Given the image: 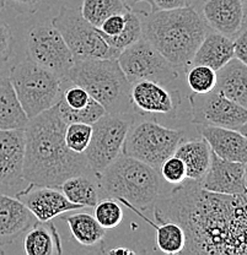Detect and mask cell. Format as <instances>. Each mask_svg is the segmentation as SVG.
I'll list each match as a JSON object with an SVG mask.
<instances>
[{
    "label": "cell",
    "instance_id": "cell-10",
    "mask_svg": "<svg viewBox=\"0 0 247 255\" xmlns=\"http://www.w3.org/2000/svg\"><path fill=\"white\" fill-rule=\"evenodd\" d=\"M135 116L137 114L116 116L106 113L92 124L91 139L84 156L90 171L95 175L101 173L121 155L127 131Z\"/></svg>",
    "mask_w": 247,
    "mask_h": 255
},
{
    "label": "cell",
    "instance_id": "cell-7",
    "mask_svg": "<svg viewBox=\"0 0 247 255\" xmlns=\"http://www.w3.org/2000/svg\"><path fill=\"white\" fill-rule=\"evenodd\" d=\"M185 131L161 126L155 119L133 118L122 153L144 162L159 172L161 163L174 155Z\"/></svg>",
    "mask_w": 247,
    "mask_h": 255
},
{
    "label": "cell",
    "instance_id": "cell-25",
    "mask_svg": "<svg viewBox=\"0 0 247 255\" xmlns=\"http://www.w3.org/2000/svg\"><path fill=\"white\" fill-rule=\"evenodd\" d=\"M92 172L74 175L60 184L59 189L70 203L84 207H95L100 201V188L97 182L91 178ZM97 180V179H96Z\"/></svg>",
    "mask_w": 247,
    "mask_h": 255
},
{
    "label": "cell",
    "instance_id": "cell-9",
    "mask_svg": "<svg viewBox=\"0 0 247 255\" xmlns=\"http://www.w3.org/2000/svg\"><path fill=\"white\" fill-rule=\"evenodd\" d=\"M117 60L131 84L150 80L169 86L180 79V71H183L163 57L144 37L121 50Z\"/></svg>",
    "mask_w": 247,
    "mask_h": 255
},
{
    "label": "cell",
    "instance_id": "cell-27",
    "mask_svg": "<svg viewBox=\"0 0 247 255\" xmlns=\"http://www.w3.org/2000/svg\"><path fill=\"white\" fill-rule=\"evenodd\" d=\"M74 239L84 247H94L106 236V230L91 214L79 212L64 217Z\"/></svg>",
    "mask_w": 247,
    "mask_h": 255
},
{
    "label": "cell",
    "instance_id": "cell-11",
    "mask_svg": "<svg viewBox=\"0 0 247 255\" xmlns=\"http://www.w3.org/2000/svg\"><path fill=\"white\" fill-rule=\"evenodd\" d=\"M28 59L48 69L64 80L74 59L59 31L50 23H37L27 32Z\"/></svg>",
    "mask_w": 247,
    "mask_h": 255
},
{
    "label": "cell",
    "instance_id": "cell-20",
    "mask_svg": "<svg viewBox=\"0 0 247 255\" xmlns=\"http://www.w3.org/2000/svg\"><path fill=\"white\" fill-rule=\"evenodd\" d=\"M214 90L247 108V64L233 58L217 71Z\"/></svg>",
    "mask_w": 247,
    "mask_h": 255
},
{
    "label": "cell",
    "instance_id": "cell-2",
    "mask_svg": "<svg viewBox=\"0 0 247 255\" xmlns=\"http://www.w3.org/2000/svg\"><path fill=\"white\" fill-rule=\"evenodd\" d=\"M66 123L58 105L28 119L25 131L22 175L25 182L59 188L74 175L90 172L84 153L69 150L64 140Z\"/></svg>",
    "mask_w": 247,
    "mask_h": 255
},
{
    "label": "cell",
    "instance_id": "cell-32",
    "mask_svg": "<svg viewBox=\"0 0 247 255\" xmlns=\"http://www.w3.org/2000/svg\"><path fill=\"white\" fill-rule=\"evenodd\" d=\"M94 217L105 230L116 228L121 225L123 220V209L122 204L117 203L115 199H103L95 205Z\"/></svg>",
    "mask_w": 247,
    "mask_h": 255
},
{
    "label": "cell",
    "instance_id": "cell-3",
    "mask_svg": "<svg viewBox=\"0 0 247 255\" xmlns=\"http://www.w3.org/2000/svg\"><path fill=\"white\" fill-rule=\"evenodd\" d=\"M137 14L142 22V36L170 63L185 71L209 31L202 15L191 5Z\"/></svg>",
    "mask_w": 247,
    "mask_h": 255
},
{
    "label": "cell",
    "instance_id": "cell-42",
    "mask_svg": "<svg viewBox=\"0 0 247 255\" xmlns=\"http://www.w3.org/2000/svg\"><path fill=\"white\" fill-rule=\"evenodd\" d=\"M5 6V0H0V10Z\"/></svg>",
    "mask_w": 247,
    "mask_h": 255
},
{
    "label": "cell",
    "instance_id": "cell-30",
    "mask_svg": "<svg viewBox=\"0 0 247 255\" xmlns=\"http://www.w3.org/2000/svg\"><path fill=\"white\" fill-rule=\"evenodd\" d=\"M57 105L60 117H62V119L66 124L85 123L92 126L95 122L99 121L101 117L106 114L105 108L97 101H95L94 98H91L89 105L86 107L81 108V110H71V108L66 107L60 100Z\"/></svg>",
    "mask_w": 247,
    "mask_h": 255
},
{
    "label": "cell",
    "instance_id": "cell-19",
    "mask_svg": "<svg viewBox=\"0 0 247 255\" xmlns=\"http://www.w3.org/2000/svg\"><path fill=\"white\" fill-rule=\"evenodd\" d=\"M197 131L208 142L209 147L218 157L227 161H247L246 135L229 128L197 124Z\"/></svg>",
    "mask_w": 247,
    "mask_h": 255
},
{
    "label": "cell",
    "instance_id": "cell-41",
    "mask_svg": "<svg viewBox=\"0 0 247 255\" xmlns=\"http://www.w3.org/2000/svg\"><path fill=\"white\" fill-rule=\"evenodd\" d=\"M122 1H123L124 4L127 5V7H129V9H133V7L137 6L138 4H140V2H148V4H150V0H122Z\"/></svg>",
    "mask_w": 247,
    "mask_h": 255
},
{
    "label": "cell",
    "instance_id": "cell-17",
    "mask_svg": "<svg viewBox=\"0 0 247 255\" xmlns=\"http://www.w3.org/2000/svg\"><path fill=\"white\" fill-rule=\"evenodd\" d=\"M202 17L211 30L234 39L246 25L244 0H206Z\"/></svg>",
    "mask_w": 247,
    "mask_h": 255
},
{
    "label": "cell",
    "instance_id": "cell-18",
    "mask_svg": "<svg viewBox=\"0 0 247 255\" xmlns=\"http://www.w3.org/2000/svg\"><path fill=\"white\" fill-rule=\"evenodd\" d=\"M38 220L16 196L0 193V247L10 246Z\"/></svg>",
    "mask_w": 247,
    "mask_h": 255
},
{
    "label": "cell",
    "instance_id": "cell-21",
    "mask_svg": "<svg viewBox=\"0 0 247 255\" xmlns=\"http://www.w3.org/2000/svg\"><path fill=\"white\" fill-rule=\"evenodd\" d=\"M233 58V39L219 32L209 30L196 50L191 65L201 64L218 71Z\"/></svg>",
    "mask_w": 247,
    "mask_h": 255
},
{
    "label": "cell",
    "instance_id": "cell-33",
    "mask_svg": "<svg viewBox=\"0 0 247 255\" xmlns=\"http://www.w3.org/2000/svg\"><path fill=\"white\" fill-rule=\"evenodd\" d=\"M92 134L91 124L85 123H70L66 124L64 140L69 150L76 153H84L89 146Z\"/></svg>",
    "mask_w": 247,
    "mask_h": 255
},
{
    "label": "cell",
    "instance_id": "cell-5",
    "mask_svg": "<svg viewBox=\"0 0 247 255\" xmlns=\"http://www.w3.org/2000/svg\"><path fill=\"white\" fill-rule=\"evenodd\" d=\"M64 80L86 90L107 114L132 116V84L126 78L117 58L75 60Z\"/></svg>",
    "mask_w": 247,
    "mask_h": 255
},
{
    "label": "cell",
    "instance_id": "cell-35",
    "mask_svg": "<svg viewBox=\"0 0 247 255\" xmlns=\"http://www.w3.org/2000/svg\"><path fill=\"white\" fill-rule=\"evenodd\" d=\"M59 0H5V4L15 11L25 15H34L53 9Z\"/></svg>",
    "mask_w": 247,
    "mask_h": 255
},
{
    "label": "cell",
    "instance_id": "cell-4",
    "mask_svg": "<svg viewBox=\"0 0 247 255\" xmlns=\"http://www.w3.org/2000/svg\"><path fill=\"white\" fill-rule=\"evenodd\" d=\"M100 191L107 198L126 201L147 211L163 196V178L155 168L129 156L121 155L96 175Z\"/></svg>",
    "mask_w": 247,
    "mask_h": 255
},
{
    "label": "cell",
    "instance_id": "cell-34",
    "mask_svg": "<svg viewBox=\"0 0 247 255\" xmlns=\"http://www.w3.org/2000/svg\"><path fill=\"white\" fill-rule=\"evenodd\" d=\"M159 174L161 175L163 180L169 183L170 185H177L187 179L185 163L181 158L175 155L167 157L161 163L160 168H159Z\"/></svg>",
    "mask_w": 247,
    "mask_h": 255
},
{
    "label": "cell",
    "instance_id": "cell-31",
    "mask_svg": "<svg viewBox=\"0 0 247 255\" xmlns=\"http://www.w3.org/2000/svg\"><path fill=\"white\" fill-rule=\"evenodd\" d=\"M142 37V22L139 16L134 10L129 9L126 12V25L123 31L116 37H103V38L113 49L121 52Z\"/></svg>",
    "mask_w": 247,
    "mask_h": 255
},
{
    "label": "cell",
    "instance_id": "cell-13",
    "mask_svg": "<svg viewBox=\"0 0 247 255\" xmlns=\"http://www.w3.org/2000/svg\"><path fill=\"white\" fill-rule=\"evenodd\" d=\"M25 153L23 129H0V193L15 194L25 184L22 175Z\"/></svg>",
    "mask_w": 247,
    "mask_h": 255
},
{
    "label": "cell",
    "instance_id": "cell-37",
    "mask_svg": "<svg viewBox=\"0 0 247 255\" xmlns=\"http://www.w3.org/2000/svg\"><path fill=\"white\" fill-rule=\"evenodd\" d=\"M124 25H126V12L115 14L111 15L101 23L99 31L103 37H116L123 31Z\"/></svg>",
    "mask_w": 247,
    "mask_h": 255
},
{
    "label": "cell",
    "instance_id": "cell-39",
    "mask_svg": "<svg viewBox=\"0 0 247 255\" xmlns=\"http://www.w3.org/2000/svg\"><path fill=\"white\" fill-rule=\"evenodd\" d=\"M192 0H150L151 11H160V10H174L187 7L191 5Z\"/></svg>",
    "mask_w": 247,
    "mask_h": 255
},
{
    "label": "cell",
    "instance_id": "cell-14",
    "mask_svg": "<svg viewBox=\"0 0 247 255\" xmlns=\"http://www.w3.org/2000/svg\"><path fill=\"white\" fill-rule=\"evenodd\" d=\"M15 196L28 207L38 222L52 221L64 212L82 209L80 205L70 203L59 188L28 183L27 187L18 190Z\"/></svg>",
    "mask_w": 247,
    "mask_h": 255
},
{
    "label": "cell",
    "instance_id": "cell-38",
    "mask_svg": "<svg viewBox=\"0 0 247 255\" xmlns=\"http://www.w3.org/2000/svg\"><path fill=\"white\" fill-rule=\"evenodd\" d=\"M233 50L234 58L240 62L247 64V31L246 25L241 28L238 36L233 39Z\"/></svg>",
    "mask_w": 247,
    "mask_h": 255
},
{
    "label": "cell",
    "instance_id": "cell-22",
    "mask_svg": "<svg viewBox=\"0 0 247 255\" xmlns=\"http://www.w3.org/2000/svg\"><path fill=\"white\" fill-rule=\"evenodd\" d=\"M174 155L181 158L185 163L187 179L199 182L208 171L212 150L208 142L201 136L199 139H183L175 150Z\"/></svg>",
    "mask_w": 247,
    "mask_h": 255
},
{
    "label": "cell",
    "instance_id": "cell-15",
    "mask_svg": "<svg viewBox=\"0 0 247 255\" xmlns=\"http://www.w3.org/2000/svg\"><path fill=\"white\" fill-rule=\"evenodd\" d=\"M131 98L134 112L142 116H174L180 102L176 92L150 80L133 82Z\"/></svg>",
    "mask_w": 247,
    "mask_h": 255
},
{
    "label": "cell",
    "instance_id": "cell-36",
    "mask_svg": "<svg viewBox=\"0 0 247 255\" xmlns=\"http://www.w3.org/2000/svg\"><path fill=\"white\" fill-rule=\"evenodd\" d=\"M14 50V36L9 25L0 20V64L7 62Z\"/></svg>",
    "mask_w": 247,
    "mask_h": 255
},
{
    "label": "cell",
    "instance_id": "cell-26",
    "mask_svg": "<svg viewBox=\"0 0 247 255\" xmlns=\"http://www.w3.org/2000/svg\"><path fill=\"white\" fill-rule=\"evenodd\" d=\"M122 206H127L128 209H131L133 212H135L137 215H139L148 225H150L151 227L155 228L156 231V248L160 252H163L165 254H182L183 249L186 246V236L185 232L181 227H180L177 223L175 222H161V223H154L151 220H149L145 215L142 214V211H139L138 209H135L134 206H132L131 204L126 203V201H121Z\"/></svg>",
    "mask_w": 247,
    "mask_h": 255
},
{
    "label": "cell",
    "instance_id": "cell-28",
    "mask_svg": "<svg viewBox=\"0 0 247 255\" xmlns=\"http://www.w3.org/2000/svg\"><path fill=\"white\" fill-rule=\"evenodd\" d=\"M79 10L87 22L99 28L111 15L124 14L129 7L122 0H82Z\"/></svg>",
    "mask_w": 247,
    "mask_h": 255
},
{
    "label": "cell",
    "instance_id": "cell-29",
    "mask_svg": "<svg viewBox=\"0 0 247 255\" xmlns=\"http://www.w3.org/2000/svg\"><path fill=\"white\" fill-rule=\"evenodd\" d=\"M186 85L193 94H208L217 84V71L207 65H190L185 70Z\"/></svg>",
    "mask_w": 247,
    "mask_h": 255
},
{
    "label": "cell",
    "instance_id": "cell-6",
    "mask_svg": "<svg viewBox=\"0 0 247 255\" xmlns=\"http://www.w3.org/2000/svg\"><path fill=\"white\" fill-rule=\"evenodd\" d=\"M9 78L28 119L57 105L66 82L28 58L12 66Z\"/></svg>",
    "mask_w": 247,
    "mask_h": 255
},
{
    "label": "cell",
    "instance_id": "cell-1",
    "mask_svg": "<svg viewBox=\"0 0 247 255\" xmlns=\"http://www.w3.org/2000/svg\"><path fill=\"white\" fill-rule=\"evenodd\" d=\"M153 207L158 223L175 222L183 230L182 254L246 255V194L213 193L185 179Z\"/></svg>",
    "mask_w": 247,
    "mask_h": 255
},
{
    "label": "cell",
    "instance_id": "cell-8",
    "mask_svg": "<svg viewBox=\"0 0 247 255\" xmlns=\"http://www.w3.org/2000/svg\"><path fill=\"white\" fill-rule=\"evenodd\" d=\"M52 25L59 31L75 60L110 59L119 52L106 42L99 28L82 17L80 10L63 6L54 16Z\"/></svg>",
    "mask_w": 247,
    "mask_h": 255
},
{
    "label": "cell",
    "instance_id": "cell-16",
    "mask_svg": "<svg viewBox=\"0 0 247 255\" xmlns=\"http://www.w3.org/2000/svg\"><path fill=\"white\" fill-rule=\"evenodd\" d=\"M203 189L227 195L246 194V163L227 161L212 151L211 164L204 177L199 180Z\"/></svg>",
    "mask_w": 247,
    "mask_h": 255
},
{
    "label": "cell",
    "instance_id": "cell-23",
    "mask_svg": "<svg viewBox=\"0 0 247 255\" xmlns=\"http://www.w3.org/2000/svg\"><path fill=\"white\" fill-rule=\"evenodd\" d=\"M23 249L27 255L62 254V242L59 233L52 222H37L26 232Z\"/></svg>",
    "mask_w": 247,
    "mask_h": 255
},
{
    "label": "cell",
    "instance_id": "cell-40",
    "mask_svg": "<svg viewBox=\"0 0 247 255\" xmlns=\"http://www.w3.org/2000/svg\"><path fill=\"white\" fill-rule=\"evenodd\" d=\"M103 253H107V254H117V255H122V254H126V255H129V254H135L137 252L133 251V249H129L127 248V247H117V248H112L110 249V251H103Z\"/></svg>",
    "mask_w": 247,
    "mask_h": 255
},
{
    "label": "cell",
    "instance_id": "cell-12",
    "mask_svg": "<svg viewBox=\"0 0 247 255\" xmlns=\"http://www.w3.org/2000/svg\"><path fill=\"white\" fill-rule=\"evenodd\" d=\"M192 123L229 128L246 135L247 111L245 107L213 90L208 94L190 95Z\"/></svg>",
    "mask_w": 247,
    "mask_h": 255
},
{
    "label": "cell",
    "instance_id": "cell-24",
    "mask_svg": "<svg viewBox=\"0 0 247 255\" xmlns=\"http://www.w3.org/2000/svg\"><path fill=\"white\" fill-rule=\"evenodd\" d=\"M27 122L10 78L0 75V129H23Z\"/></svg>",
    "mask_w": 247,
    "mask_h": 255
}]
</instances>
